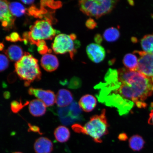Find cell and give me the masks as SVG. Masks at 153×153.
<instances>
[{
    "label": "cell",
    "instance_id": "1",
    "mask_svg": "<svg viewBox=\"0 0 153 153\" xmlns=\"http://www.w3.org/2000/svg\"><path fill=\"white\" fill-rule=\"evenodd\" d=\"M120 81L130 85L132 101L137 104L144 102L153 94V82L138 71L122 68L117 70Z\"/></svg>",
    "mask_w": 153,
    "mask_h": 153
},
{
    "label": "cell",
    "instance_id": "2",
    "mask_svg": "<svg viewBox=\"0 0 153 153\" xmlns=\"http://www.w3.org/2000/svg\"><path fill=\"white\" fill-rule=\"evenodd\" d=\"M109 126L106 117V111L104 109L100 114L92 116L83 127L76 124L72 126V128L76 132L89 135L94 142L101 143L102 142V137L108 134Z\"/></svg>",
    "mask_w": 153,
    "mask_h": 153
},
{
    "label": "cell",
    "instance_id": "3",
    "mask_svg": "<svg viewBox=\"0 0 153 153\" xmlns=\"http://www.w3.org/2000/svg\"><path fill=\"white\" fill-rule=\"evenodd\" d=\"M15 72L24 81L26 87L41 79V72L38 60L29 53H25L22 58L15 63Z\"/></svg>",
    "mask_w": 153,
    "mask_h": 153
},
{
    "label": "cell",
    "instance_id": "4",
    "mask_svg": "<svg viewBox=\"0 0 153 153\" xmlns=\"http://www.w3.org/2000/svg\"><path fill=\"white\" fill-rule=\"evenodd\" d=\"M117 1H80L79 4L80 10L84 14L98 19L108 14L116 6Z\"/></svg>",
    "mask_w": 153,
    "mask_h": 153
},
{
    "label": "cell",
    "instance_id": "5",
    "mask_svg": "<svg viewBox=\"0 0 153 153\" xmlns=\"http://www.w3.org/2000/svg\"><path fill=\"white\" fill-rule=\"evenodd\" d=\"M28 37L30 42L36 45L45 40L52 39L57 33L53 27L50 21L38 20L30 28Z\"/></svg>",
    "mask_w": 153,
    "mask_h": 153
},
{
    "label": "cell",
    "instance_id": "6",
    "mask_svg": "<svg viewBox=\"0 0 153 153\" xmlns=\"http://www.w3.org/2000/svg\"><path fill=\"white\" fill-rule=\"evenodd\" d=\"M75 34L70 35L60 34L56 36L52 44V48L56 54H63L67 53H70L71 58L73 59L76 53V49L79 46V42L76 41Z\"/></svg>",
    "mask_w": 153,
    "mask_h": 153
},
{
    "label": "cell",
    "instance_id": "7",
    "mask_svg": "<svg viewBox=\"0 0 153 153\" xmlns=\"http://www.w3.org/2000/svg\"><path fill=\"white\" fill-rule=\"evenodd\" d=\"M134 53L139 56L137 71L153 82V55L144 51H135Z\"/></svg>",
    "mask_w": 153,
    "mask_h": 153
},
{
    "label": "cell",
    "instance_id": "8",
    "mask_svg": "<svg viewBox=\"0 0 153 153\" xmlns=\"http://www.w3.org/2000/svg\"><path fill=\"white\" fill-rule=\"evenodd\" d=\"M28 93L41 101L47 107L52 106L56 103V95L51 90L30 87L28 90Z\"/></svg>",
    "mask_w": 153,
    "mask_h": 153
},
{
    "label": "cell",
    "instance_id": "9",
    "mask_svg": "<svg viewBox=\"0 0 153 153\" xmlns=\"http://www.w3.org/2000/svg\"><path fill=\"white\" fill-rule=\"evenodd\" d=\"M9 5L8 1L0 0V22L4 27L8 29L14 26L15 20V17L10 10Z\"/></svg>",
    "mask_w": 153,
    "mask_h": 153
},
{
    "label": "cell",
    "instance_id": "10",
    "mask_svg": "<svg viewBox=\"0 0 153 153\" xmlns=\"http://www.w3.org/2000/svg\"><path fill=\"white\" fill-rule=\"evenodd\" d=\"M86 52L89 59L95 63L102 62L106 55L104 48L97 44H89L86 48Z\"/></svg>",
    "mask_w": 153,
    "mask_h": 153
},
{
    "label": "cell",
    "instance_id": "11",
    "mask_svg": "<svg viewBox=\"0 0 153 153\" xmlns=\"http://www.w3.org/2000/svg\"><path fill=\"white\" fill-rule=\"evenodd\" d=\"M34 149L36 153H51L53 150V144L49 139L41 137L36 140Z\"/></svg>",
    "mask_w": 153,
    "mask_h": 153
},
{
    "label": "cell",
    "instance_id": "12",
    "mask_svg": "<svg viewBox=\"0 0 153 153\" xmlns=\"http://www.w3.org/2000/svg\"><path fill=\"white\" fill-rule=\"evenodd\" d=\"M41 65L43 68L48 72L55 71L59 66V62L55 55L46 53L43 55L41 60Z\"/></svg>",
    "mask_w": 153,
    "mask_h": 153
},
{
    "label": "cell",
    "instance_id": "13",
    "mask_svg": "<svg viewBox=\"0 0 153 153\" xmlns=\"http://www.w3.org/2000/svg\"><path fill=\"white\" fill-rule=\"evenodd\" d=\"M73 99L71 92L66 89H60L56 95V103L59 108H64L71 104Z\"/></svg>",
    "mask_w": 153,
    "mask_h": 153
},
{
    "label": "cell",
    "instance_id": "14",
    "mask_svg": "<svg viewBox=\"0 0 153 153\" xmlns=\"http://www.w3.org/2000/svg\"><path fill=\"white\" fill-rule=\"evenodd\" d=\"M45 105L38 99H34L29 103V111L32 116L39 117L44 115L46 112Z\"/></svg>",
    "mask_w": 153,
    "mask_h": 153
},
{
    "label": "cell",
    "instance_id": "15",
    "mask_svg": "<svg viewBox=\"0 0 153 153\" xmlns=\"http://www.w3.org/2000/svg\"><path fill=\"white\" fill-rule=\"evenodd\" d=\"M97 100L95 97L90 94L82 96L79 101L80 108L86 112H91L96 107Z\"/></svg>",
    "mask_w": 153,
    "mask_h": 153
},
{
    "label": "cell",
    "instance_id": "16",
    "mask_svg": "<svg viewBox=\"0 0 153 153\" xmlns=\"http://www.w3.org/2000/svg\"><path fill=\"white\" fill-rule=\"evenodd\" d=\"M5 53L10 60L16 62L20 60L24 55L22 48L18 45H15L10 46L5 51Z\"/></svg>",
    "mask_w": 153,
    "mask_h": 153
},
{
    "label": "cell",
    "instance_id": "17",
    "mask_svg": "<svg viewBox=\"0 0 153 153\" xmlns=\"http://www.w3.org/2000/svg\"><path fill=\"white\" fill-rule=\"evenodd\" d=\"M54 135L55 139L61 143H64L69 139L71 133L69 129L65 126H60L55 129Z\"/></svg>",
    "mask_w": 153,
    "mask_h": 153
},
{
    "label": "cell",
    "instance_id": "18",
    "mask_svg": "<svg viewBox=\"0 0 153 153\" xmlns=\"http://www.w3.org/2000/svg\"><path fill=\"white\" fill-rule=\"evenodd\" d=\"M123 62L128 69L137 71L138 65V59L135 54L132 53L126 54L123 57Z\"/></svg>",
    "mask_w": 153,
    "mask_h": 153
},
{
    "label": "cell",
    "instance_id": "19",
    "mask_svg": "<svg viewBox=\"0 0 153 153\" xmlns=\"http://www.w3.org/2000/svg\"><path fill=\"white\" fill-rule=\"evenodd\" d=\"M145 141L141 136L134 135L129 139V146L134 151H139L143 148Z\"/></svg>",
    "mask_w": 153,
    "mask_h": 153
},
{
    "label": "cell",
    "instance_id": "20",
    "mask_svg": "<svg viewBox=\"0 0 153 153\" xmlns=\"http://www.w3.org/2000/svg\"><path fill=\"white\" fill-rule=\"evenodd\" d=\"M141 45L145 52L153 55V34L143 36L141 40Z\"/></svg>",
    "mask_w": 153,
    "mask_h": 153
},
{
    "label": "cell",
    "instance_id": "21",
    "mask_svg": "<svg viewBox=\"0 0 153 153\" xmlns=\"http://www.w3.org/2000/svg\"><path fill=\"white\" fill-rule=\"evenodd\" d=\"M9 7L11 14L15 17L22 16L26 13L25 7L20 3L17 2L9 3Z\"/></svg>",
    "mask_w": 153,
    "mask_h": 153
},
{
    "label": "cell",
    "instance_id": "22",
    "mask_svg": "<svg viewBox=\"0 0 153 153\" xmlns=\"http://www.w3.org/2000/svg\"><path fill=\"white\" fill-rule=\"evenodd\" d=\"M120 35L119 30L117 28L111 27L105 30L103 34V37L107 42H113L119 39Z\"/></svg>",
    "mask_w": 153,
    "mask_h": 153
},
{
    "label": "cell",
    "instance_id": "23",
    "mask_svg": "<svg viewBox=\"0 0 153 153\" xmlns=\"http://www.w3.org/2000/svg\"><path fill=\"white\" fill-rule=\"evenodd\" d=\"M29 102H27L24 104H23L21 101H13L11 103V110L14 113H17L23 108L24 107L29 104Z\"/></svg>",
    "mask_w": 153,
    "mask_h": 153
},
{
    "label": "cell",
    "instance_id": "24",
    "mask_svg": "<svg viewBox=\"0 0 153 153\" xmlns=\"http://www.w3.org/2000/svg\"><path fill=\"white\" fill-rule=\"evenodd\" d=\"M9 63L8 57L4 55L0 54V72L6 69L9 66Z\"/></svg>",
    "mask_w": 153,
    "mask_h": 153
},
{
    "label": "cell",
    "instance_id": "25",
    "mask_svg": "<svg viewBox=\"0 0 153 153\" xmlns=\"http://www.w3.org/2000/svg\"><path fill=\"white\" fill-rule=\"evenodd\" d=\"M37 45L38 47V51L41 54H45L48 51V48L45 41H42L38 43Z\"/></svg>",
    "mask_w": 153,
    "mask_h": 153
},
{
    "label": "cell",
    "instance_id": "26",
    "mask_svg": "<svg viewBox=\"0 0 153 153\" xmlns=\"http://www.w3.org/2000/svg\"><path fill=\"white\" fill-rule=\"evenodd\" d=\"M85 25L88 28L93 29L96 27L97 24L93 19L89 18L86 22Z\"/></svg>",
    "mask_w": 153,
    "mask_h": 153
},
{
    "label": "cell",
    "instance_id": "27",
    "mask_svg": "<svg viewBox=\"0 0 153 153\" xmlns=\"http://www.w3.org/2000/svg\"><path fill=\"white\" fill-rule=\"evenodd\" d=\"M7 39L8 41L13 42L21 41L22 40L19 34L16 33H15V32L11 34L8 37H7Z\"/></svg>",
    "mask_w": 153,
    "mask_h": 153
},
{
    "label": "cell",
    "instance_id": "28",
    "mask_svg": "<svg viewBox=\"0 0 153 153\" xmlns=\"http://www.w3.org/2000/svg\"><path fill=\"white\" fill-rule=\"evenodd\" d=\"M95 41L97 44H99L102 42V37L100 34H97L94 37Z\"/></svg>",
    "mask_w": 153,
    "mask_h": 153
},
{
    "label": "cell",
    "instance_id": "29",
    "mask_svg": "<svg viewBox=\"0 0 153 153\" xmlns=\"http://www.w3.org/2000/svg\"><path fill=\"white\" fill-rule=\"evenodd\" d=\"M148 123L150 125H153V109L151 110L150 113L149 115Z\"/></svg>",
    "mask_w": 153,
    "mask_h": 153
},
{
    "label": "cell",
    "instance_id": "30",
    "mask_svg": "<svg viewBox=\"0 0 153 153\" xmlns=\"http://www.w3.org/2000/svg\"><path fill=\"white\" fill-rule=\"evenodd\" d=\"M118 139L121 141H126L128 139L127 136L125 133L121 134L119 135Z\"/></svg>",
    "mask_w": 153,
    "mask_h": 153
},
{
    "label": "cell",
    "instance_id": "31",
    "mask_svg": "<svg viewBox=\"0 0 153 153\" xmlns=\"http://www.w3.org/2000/svg\"><path fill=\"white\" fill-rule=\"evenodd\" d=\"M30 130L31 131L39 133V128L37 126H30Z\"/></svg>",
    "mask_w": 153,
    "mask_h": 153
},
{
    "label": "cell",
    "instance_id": "32",
    "mask_svg": "<svg viewBox=\"0 0 153 153\" xmlns=\"http://www.w3.org/2000/svg\"><path fill=\"white\" fill-rule=\"evenodd\" d=\"M22 1V3L25 4H30L34 2V1Z\"/></svg>",
    "mask_w": 153,
    "mask_h": 153
},
{
    "label": "cell",
    "instance_id": "33",
    "mask_svg": "<svg viewBox=\"0 0 153 153\" xmlns=\"http://www.w3.org/2000/svg\"><path fill=\"white\" fill-rule=\"evenodd\" d=\"M12 153H23L20 152H13Z\"/></svg>",
    "mask_w": 153,
    "mask_h": 153
}]
</instances>
